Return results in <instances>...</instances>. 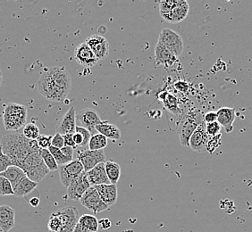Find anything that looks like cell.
Segmentation results:
<instances>
[{"mask_svg":"<svg viewBox=\"0 0 252 232\" xmlns=\"http://www.w3.org/2000/svg\"><path fill=\"white\" fill-rule=\"evenodd\" d=\"M54 213L59 218L61 226L60 232H73L74 228L79 222V212L74 206H66L59 209Z\"/></svg>","mask_w":252,"mask_h":232,"instance_id":"7","label":"cell"},{"mask_svg":"<svg viewBox=\"0 0 252 232\" xmlns=\"http://www.w3.org/2000/svg\"><path fill=\"white\" fill-rule=\"evenodd\" d=\"M73 232H91L90 230H88L87 228L84 227L83 226L82 224H80V223H78L76 224V226L74 228V230H73Z\"/></svg>","mask_w":252,"mask_h":232,"instance_id":"47","label":"cell"},{"mask_svg":"<svg viewBox=\"0 0 252 232\" xmlns=\"http://www.w3.org/2000/svg\"><path fill=\"white\" fill-rule=\"evenodd\" d=\"M85 42L93 50V53L96 56L97 60H104L108 57L109 54V43L107 39H105L101 35L95 34L89 37Z\"/></svg>","mask_w":252,"mask_h":232,"instance_id":"13","label":"cell"},{"mask_svg":"<svg viewBox=\"0 0 252 232\" xmlns=\"http://www.w3.org/2000/svg\"><path fill=\"white\" fill-rule=\"evenodd\" d=\"M78 160L82 163L84 168V172L96 167L101 163H106V154L104 149L92 151V150H82L78 153Z\"/></svg>","mask_w":252,"mask_h":232,"instance_id":"9","label":"cell"},{"mask_svg":"<svg viewBox=\"0 0 252 232\" xmlns=\"http://www.w3.org/2000/svg\"><path fill=\"white\" fill-rule=\"evenodd\" d=\"M53 136L39 135L36 140L40 149H49L52 144Z\"/></svg>","mask_w":252,"mask_h":232,"instance_id":"36","label":"cell"},{"mask_svg":"<svg viewBox=\"0 0 252 232\" xmlns=\"http://www.w3.org/2000/svg\"><path fill=\"white\" fill-rule=\"evenodd\" d=\"M92 133L85 128L76 125L75 132L73 133V141L77 147H84L89 145L90 140L92 138Z\"/></svg>","mask_w":252,"mask_h":232,"instance_id":"27","label":"cell"},{"mask_svg":"<svg viewBox=\"0 0 252 232\" xmlns=\"http://www.w3.org/2000/svg\"><path fill=\"white\" fill-rule=\"evenodd\" d=\"M160 98L162 99V102L167 110H169L171 113H173L175 115L179 114L180 108L178 107V105H179L178 99L173 94L164 92L163 94H161Z\"/></svg>","mask_w":252,"mask_h":232,"instance_id":"29","label":"cell"},{"mask_svg":"<svg viewBox=\"0 0 252 232\" xmlns=\"http://www.w3.org/2000/svg\"><path fill=\"white\" fill-rule=\"evenodd\" d=\"M49 152L51 153V155H53L54 158L56 160L57 164L59 166H63V165H67L69 163H71L73 159L68 158L65 155H63L62 153L61 149L54 147V146H50L49 148Z\"/></svg>","mask_w":252,"mask_h":232,"instance_id":"33","label":"cell"},{"mask_svg":"<svg viewBox=\"0 0 252 232\" xmlns=\"http://www.w3.org/2000/svg\"><path fill=\"white\" fill-rule=\"evenodd\" d=\"M98 224H99V226L101 227L102 230H108V229H110L112 226L111 222H110V220L109 219H101V220H99L98 221Z\"/></svg>","mask_w":252,"mask_h":232,"instance_id":"46","label":"cell"},{"mask_svg":"<svg viewBox=\"0 0 252 232\" xmlns=\"http://www.w3.org/2000/svg\"><path fill=\"white\" fill-rule=\"evenodd\" d=\"M176 3V0H167V1H162L159 3V13L160 15L163 14H167L169 13L174 5Z\"/></svg>","mask_w":252,"mask_h":232,"instance_id":"39","label":"cell"},{"mask_svg":"<svg viewBox=\"0 0 252 232\" xmlns=\"http://www.w3.org/2000/svg\"><path fill=\"white\" fill-rule=\"evenodd\" d=\"M73 57L79 64L85 67H93L98 61L86 42L78 45L74 49Z\"/></svg>","mask_w":252,"mask_h":232,"instance_id":"15","label":"cell"},{"mask_svg":"<svg viewBox=\"0 0 252 232\" xmlns=\"http://www.w3.org/2000/svg\"><path fill=\"white\" fill-rule=\"evenodd\" d=\"M40 155H41V157L43 159L45 165L49 170V172H53V171L59 170V166L57 164L53 155H51V153L49 152V149H40Z\"/></svg>","mask_w":252,"mask_h":232,"instance_id":"32","label":"cell"},{"mask_svg":"<svg viewBox=\"0 0 252 232\" xmlns=\"http://www.w3.org/2000/svg\"><path fill=\"white\" fill-rule=\"evenodd\" d=\"M209 141V136L206 131V123L203 121L198 126L196 131H194L193 134L190 137L189 146L191 149L199 153L207 152L206 148Z\"/></svg>","mask_w":252,"mask_h":232,"instance_id":"14","label":"cell"},{"mask_svg":"<svg viewBox=\"0 0 252 232\" xmlns=\"http://www.w3.org/2000/svg\"><path fill=\"white\" fill-rule=\"evenodd\" d=\"M59 178L61 183L67 188L73 179L84 173V168L79 160H73L67 165L59 166Z\"/></svg>","mask_w":252,"mask_h":232,"instance_id":"11","label":"cell"},{"mask_svg":"<svg viewBox=\"0 0 252 232\" xmlns=\"http://www.w3.org/2000/svg\"><path fill=\"white\" fill-rule=\"evenodd\" d=\"M203 120L205 123H212L218 121V115L217 112H208L203 116Z\"/></svg>","mask_w":252,"mask_h":232,"instance_id":"43","label":"cell"},{"mask_svg":"<svg viewBox=\"0 0 252 232\" xmlns=\"http://www.w3.org/2000/svg\"><path fill=\"white\" fill-rule=\"evenodd\" d=\"M15 225V210L9 205H0V228L4 232H9Z\"/></svg>","mask_w":252,"mask_h":232,"instance_id":"23","label":"cell"},{"mask_svg":"<svg viewBox=\"0 0 252 232\" xmlns=\"http://www.w3.org/2000/svg\"><path fill=\"white\" fill-rule=\"evenodd\" d=\"M28 203L32 206V207H37L39 204V198L36 197V198H32V199L27 200Z\"/></svg>","mask_w":252,"mask_h":232,"instance_id":"48","label":"cell"},{"mask_svg":"<svg viewBox=\"0 0 252 232\" xmlns=\"http://www.w3.org/2000/svg\"><path fill=\"white\" fill-rule=\"evenodd\" d=\"M178 61V58L164 47L162 44L157 43L155 47L156 64L163 65L165 67L173 66Z\"/></svg>","mask_w":252,"mask_h":232,"instance_id":"19","label":"cell"},{"mask_svg":"<svg viewBox=\"0 0 252 232\" xmlns=\"http://www.w3.org/2000/svg\"><path fill=\"white\" fill-rule=\"evenodd\" d=\"M174 87L177 91L182 92V93H186L189 91V86L188 83L185 81H179L174 84Z\"/></svg>","mask_w":252,"mask_h":232,"instance_id":"42","label":"cell"},{"mask_svg":"<svg viewBox=\"0 0 252 232\" xmlns=\"http://www.w3.org/2000/svg\"><path fill=\"white\" fill-rule=\"evenodd\" d=\"M89 148L92 151L104 149L107 145V139L105 136L96 133L92 136L89 142Z\"/></svg>","mask_w":252,"mask_h":232,"instance_id":"30","label":"cell"},{"mask_svg":"<svg viewBox=\"0 0 252 232\" xmlns=\"http://www.w3.org/2000/svg\"><path fill=\"white\" fill-rule=\"evenodd\" d=\"M105 169L107 173V178L110 184L117 185L121 176V167L114 161H107L105 163Z\"/></svg>","mask_w":252,"mask_h":232,"instance_id":"28","label":"cell"},{"mask_svg":"<svg viewBox=\"0 0 252 232\" xmlns=\"http://www.w3.org/2000/svg\"><path fill=\"white\" fill-rule=\"evenodd\" d=\"M158 42L162 44L177 58H179L185 49L184 40L180 36V34L175 32L173 29L167 28L162 29Z\"/></svg>","mask_w":252,"mask_h":232,"instance_id":"6","label":"cell"},{"mask_svg":"<svg viewBox=\"0 0 252 232\" xmlns=\"http://www.w3.org/2000/svg\"><path fill=\"white\" fill-rule=\"evenodd\" d=\"M0 232H4L2 231V229H1V228H0Z\"/></svg>","mask_w":252,"mask_h":232,"instance_id":"50","label":"cell"},{"mask_svg":"<svg viewBox=\"0 0 252 232\" xmlns=\"http://www.w3.org/2000/svg\"><path fill=\"white\" fill-rule=\"evenodd\" d=\"M101 121V119L97 112L91 108L83 109L76 115V122L79 124L77 126L85 128L92 133V135L97 133L96 131V127Z\"/></svg>","mask_w":252,"mask_h":232,"instance_id":"10","label":"cell"},{"mask_svg":"<svg viewBox=\"0 0 252 232\" xmlns=\"http://www.w3.org/2000/svg\"><path fill=\"white\" fill-rule=\"evenodd\" d=\"M0 176L8 179L12 184V186H13V189H14L22 179L26 177V174L20 167H17L15 165H11L10 167L5 170L4 173L0 174Z\"/></svg>","mask_w":252,"mask_h":232,"instance_id":"26","label":"cell"},{"mask_svg":"<svg viewBox=\"0 0 252 232\" xmlns=\"http://www.w3.org/2000/svg\"><path fill=\"white\" fill-rule=\"evenodd\" d=\"M63 140H64V146H70V147H73V149L77 148V146L73 141V134H67V135L63 136Z\"/></svg>","mask_w":252,"mask_h":232,"instance_id":"44","label":"cell"},{"mask_svg":"<svg viewBox=\"0 0 252 232\" xmlns=\"http://www.w3.org/2000/svg\"><path fill=\"white\" fill-rule=\"evenodd\" d=\"M76 128V112L74 107H70L57 125V133L64 136L73 134Z\"/></svg>","mask_w":252,"mask_h":232,"instance_id":"16","label":"cell"},{"mask_svg":"<svg viewBox=\"0 0 252 232\" xmlns=\"http://www.w3.org/2000/svg\"><path fill=\"white\" fill-rule=\"evenodd\" d=\"M88 180L90 182L91 187H95L98 185L104 184H110L109 179L107 178V173L105 169V163H101L97 165L93 169L86 173Z\"/></svg>","mask_w":252,"mask_h":232,"instance_id":"21","label":"cell"},{"mask_svg":"<svg viewBox=\"0 0 252 232\" xmlns=\"http://www.w3.org/2000/svg\"><path fill=\"white\" fill-rule=\"evenodd\" d=\"M52 146L54 147H57L61 149L62 147L64 146V140H63V136L60 135L59 133H57L56 135L53 136V139H52Z\"/></svg>","mask_w":252,"mask_h":232,"instance_id":"41","label":"cell"},{"mask_svg":"<svg viewBox=\"0 0 252 232\" xmlns=\"http://www.w3.org/2000/svg\"><path fill=\"white\" fill-rule=\"evenodd\" d=\"M38 89L42 97L50 101L63 102L67 97V93L62 90L54 82L49 71L41 74L38 81Z\"/></svg>","mask_w":252,"mask_h":232,"instance_id":"5","label":"cell"},{"mask_svg":"<svg viewBox=\"0 0 252 232\" xmlns=\"http://www.w3.org/2000/svg\"><path fill=\"white\" fill-rule=\"evenodd\" d=\"M12 165V163L9 158L3 153L2 147L0 146V174L4 173L5 170L7 169Z\"/></svg>","mask_w":252,"mask_h":232,"instance_id":"40","label":"cell"},{"mask_svg":"<svg viewBox=\"0 0 252 232\" xmlns=\"http://www.w3.org/2000/svg\"><path fill=\"white\" fill-rule=\"evenodd\" d=\"M95 189H97V193L99 194L102 201L107 204L108 207H111L115 203H117V186L115 184H104L95 186Z\"/></svg>","mask_w":252,"mask_h":232,"instance_id":"20","label":"cell"},{"mask_svg":"<svg viewBox=\"0 0 252 232\" xmlns=\"http://www.w3.org/2000/svg\"><path fill=\"white\" fill-rule=\"evenodd\" d=\"M0 146L12 165L20 168L32 153L40 150L37 141L27 139L23 132H14L4 136L1 139Z\"/></svg>","mask_w":252,"mask_h":232,"instance_id":"1","label":"cell"},{"mask_svg":"<svg viewBox=\"0 0 252 232\" xmlns=\"http://www.w3.org/2000/svg\"><path fill=\"white\" fill-rule=\"evenodd\" d=\"M49 73L53 78L54 82L62 90L67 94L71 91L72 78L70 73L63 67H53L49 69Z\"/></svg>","mask_w":252,"mask_h":232,"instance_id":"18","label":"cell"},{"mask_svg":"<svg viewBox=\"0 0 252 232\" xmlns=\"http://www.w3.org/2000/svg\"><path fill=\"white\" fill-rule=\"evenodd\" d=\"M80 203L88 210L92 211L94 214L101 213L108 209V206L102 201L99 194L97 193V189L94 187H91L88 189L82 199H80Z\"/></svg>","mask_w":252,"mask_h":232,"instance_id":"8","label":"cell"},{"mask_svg":"<svg viewBox=\"0 0 252 232\" xmlns=\"http://www.w3.org/2000/svg\"><path fill=\"white\" fill-rule=\"evenodd\" d=\"M203 115L199 110H190L183 116L178 124L177 134L181 145L189 146V139L198 126L203 121Z\"/></svg>","mask_w":252,"mask_h":232,"instance_id":"2","label":"cell"},{"mask_svg":"<svg viewBox=\"0 0 252 232\" xmlns=\"http://www.w3.org/2000/svg\"><path fill=\"white\" fill-rule=\"evenodd\" d=\"M221 145V134H219L216 137H209V141L207 145V152L212 154L215 150Z\"/></svg>","mask_w":252,"mask_h":232,"instance_id":"37","label":"cell"},{"mask_svg":"<svg viewBox=\"0 0 252 232\" xmlns=\"http://www.w3.org/2000/svg\"><path fill=\"white\" fill-rule=\"evenodd\" d=\"M21 169L25 172L31 180L36 183L40 182L49 174V170L40 155V150L32 153L25 160Z\"/></svg>","mask_w":252,"mask_h":232,"instance_id":"3","label":"cell"},{"mask_svg":"<svg viewBox=\"0 0 252 232\" xmlns=\"http://www.w3.org/2000/svg\"><path fill=\"white\" fill-rule=\"evenodd\" d=\"M14 195V189L9 180L0 176V196Z\"/></svg>","mask_w":252,"mask_h":232,"instance_id":"35","label":"cell"},{"mask_svg":"<svg viewBox=\"0 0 252 232\" xmlns=\"http://www.w3.org/2000/svg\"><path fill=\"white\" fill-rule=\"evenodd\" d=\"M61 151L63 153V155H65L68 158H71L73 159V154H74V149L73 147H70V146H63L61 148Z\"/></svg>","mask_w":252,"mask_h":232,"instance_id":"45","label":"cell"},{"mask_svg":"<svg viewBox=\"0 0 252 232\" xmlns=\"http://www.w3.org/2000/svg\"><path fill=\"white\" fill-rule=\"evenodd\" d=\"M189 6L187 1L176 0L174 7L167 14L160 15L170 24H177L187 17L189 14Z\"/></svg>","mask_w":252,"mask_h":232,"instance_id":"17","label":"cell"},{"mask_svg":"<svg viewBox=\"0 0 252 232\" xmlns=\"http://www.w3.org/2000/svg\"><path fill=\"white\" fill-rule=\"evenodd\" d=\"M27 119V108L19 104L10 103L3 113V121L6 131H16L25 125Z\"/></svg>","mask_w":252,"mask_h":232,"instance_id":"4","label":"cell"},{"mask_svg":"<svg viewBox=\"0 0 252 232\" xmlns=\"http://www.w3.org/2000/svg\"><path fill=\"white\" fill-rule=\"evenodd\" d=\"M78 223L82 224L83 226L87 228L88 230H90L91 232H97L98 231V220L96 216L92 215V214H83V216H81L79 219Z\"/></svg>","mask_w":252,"mask_h":232,"instance_id":"31","label":"cell"},{"mask_svg":"<svg viewBox=\"0 0 252 232\" xmlns=\"http://www.w3.org/2000/svg\"><path fill=\"white\" fill-rule=\"evenodd\" d=\"M91 188V185L87 179L86 173L84 172L78 178L73 179L67 187L66 197L72 201H80L84 193Z\"/></svg>","mask_w":252,"mask_h":232,"instance_id":"12","label":"cell"},{"mask_svg":"<svg viewBox=\"0 0 252 232\" xmlns=\"http://www.w3.org/2000/svg\"><path fill=\"white\" fill-rule=\"evenodd\" d=\"M38 186V183L34 182L26 176L14 188V196L17 198H26L28 195L33 192Z\"/></svg>","mask_w":252,"mask_h":232,"instance_id":"25","label":"cell"},{"mask_svg":"<svg viewBox=\"0 0 252 232\" xmlns=\"http://www.w3.org/2000/svg\"><path fill=\"white\" fill-rule=\"evenodd\" d=\"M206 131L209 137H216L220 134L221 125L218 121H215L212 123H206Z\"/></svg>","mask_w":252,"mask_h":232,"instance_id":"38","label":"cell"},{"mask_svg":"<svg viewBox=\"0 0 252 232\" xmlns=\"http://www.w3.org/2000/svg\"><path fill=\"white\" fill-rule=\"evenodd\" d=\"M2 83H3V73H2L1 68H0V86L2 85Z\"/></svg>","mask_w":252,"mask_h":232,"instance_id":"49","label":"cell"},{"mask_svg":"<svg viewBox=\"0 0 252 232\" xmlns=\"http://www.w3.org/2000/svg\"><path fill=\"white\" fill-rule=\"evenodd\" d=\"M235 108H229V107H221L217 112L218 115V122L221 126H223L227 133L232 132L233 130V122L235 121L236 115H235Z\"/></svg>","mask_w":252,"mask_h":232,"instance_id":"22","label":"cell"},{"mask_svg":"<svg viewBox=\"0 0 252 232\" xmlns=\"http://www.w3.org/2000/svg\"><path fill=\"white\" fill-rule=\"evenodd\" d=\"M23 134L29 140L36 141L40 134H39V127L35 125L34 123H28L24 127Z\"/></svg>","mask_w":252,"mask_h":232,"instance_id":"34","label":"cell"},{"mask_svg":"<svg viewBox=\"0 0 252 232\" xmlns=\"http://www.w3.org/2000/svg\"><path fill=\"white\" fill-rule=\"evenodd\" d=\"M96 131L97 133L105 136L107 140L117 141L121 138V131L117 125L110 123L107 121H102L96 127Z\"/></svg>","mask_w":252,"mask_h":232,"instance_id":"24","label":"cell"}]
</instances>
